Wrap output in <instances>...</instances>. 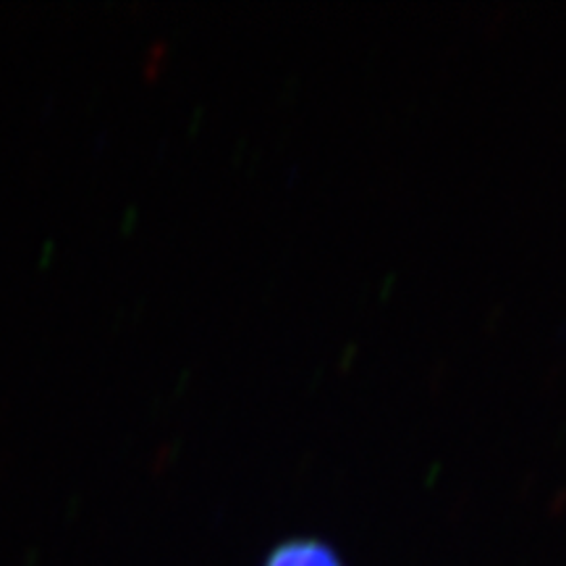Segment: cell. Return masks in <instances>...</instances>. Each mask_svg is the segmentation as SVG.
<instances>
[{"label": "cell", "instance_id": "cell-1", "mask_svg": "<svg viewBox=\"0 0 566 566\" xmlns=\"http://www.w3.org/2000/svg\"><path fill=\"white\" fill-rule=\"evenodd\" d=\"M263 566H344V562L328 543L313 541V537H294V541L275 546Z\"/></svg>", "mask_w": 566, "mask_h": 566}]
</instances>
